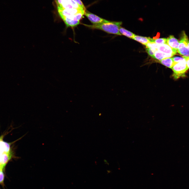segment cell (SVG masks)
I'll use <instances>...</instances> for the list:
<instances>
[{
    "instance_id": "1",
    "label": "cell",
    "mask_w": 189,
    "mask_h": 189,
    "mask_svg": "<svg viewBox=\"0 0 189 189\" xmlns=\"http://www.w3.org/2000/svg\"><path fill=\"white\" fill-rule=\"evenodd\" d=\"M59 15L67 28H74L79 24L85 11L75 8L62 9L57 8Z\"/></svg>"
},
{
    "instance_id": "2",
    "label": "cell",
    "mask_w": 189,
    "mask_h": 189,
    "mask_svg": "<svg viewBox=\"0 0 189 189\" xmlns=\"http://www.w3.org/2000/svg\"><path fill=\"white\" fill-rule=\"evenodd\" d=\"M122 24L121 22L110 21L108 23L98 24H82L91 29L100 30L109 34L121 35L119 29Z\"/></svg>"
},
{
    "instance_id": "3",
    "label": "cell",
    "mask_w": 189,
    "mask_h": 189,
    "mask_svg": "<svg viewBox=\"0 0 189 189\" xmlns=\"http://www.w3.org/2000/svg\"><path fill=\"white\" fill-rule=\"evenodd\" d=\"M171 69L173 71L172 77L175 80L185 77L186 73L188 69L185 59L184 58L182 60L174 63Z\"/></svg>"
},
{
    "instance_id": "4",
    "label": "cell",
    "mask_w": 189,
    "mask_h": 189,
    "mask_svg": "<svg viewBox=\"0 0 189 189\" xmlns=\"http://www.w3.org/2000/svg\"><path fill=\"white\" fill-rule=\"evenodd\" d=\"M181 36L179 41L177 52L182 55L183 57H189V49L187 44L189 39L184 31L182 32Z\"/></svg>"
},
{
    "instance_id": "5",
    "label": "cell",
    "mask_w": 189,
    "mask_h": 189,
    "mask_svg": "<svg viewBox=\"0 0 189 189\" xmlns=\"http://www.w3.org/2000/svg\"><path fill=\"white\" fill-rule=\"evenodd\" d=\"M84 14L93 24H100L110 21L102 18L89 12H85Z\"/></svg>"
},
{
    "instance_id": "6",
    "label": "cell",
    "mask_w": 189,
    "mask_h": 189,
    "mask_svg": "<svg viewBox=\"0 0 189 189\" xmlns=\"http://www.w3.org/2000/svg\"><path fill=\"white\" fill-rule=\"evenodd\" d=\"M157 50L165 54L174 56L177 52V50L171 47L167 44H160Z\"/></svg>"
},
{
    "instance_id": "7",
    "label": "cell",
    "mask_w": 189,
    "mask_h": 189,
    "mask_svg": "<svg viewBox=\"0 0 189 189\" xmlns=\"http://www.w3.org/2000/svg\"><path fill=\"white\" fill-rule=\"evenodd\" d=\"M167 44L172 48L177 50L179 41L174 36L170 35L167 39Z\"/></svg>"
},
{
    "instance_id": "8",
    "label": "cell",
    "mask_w": 189,
    "mask_h": 189,
    "mask_svg": "<svg viewBox=\"0 0 189 189\" xmlns=\"http://www.w3.org/2000/svg\"><path fill=\"white\" fill-rule=\"evenodd\" d=\"M154 58L161 60L165 58H170L173 56V55L164 53L158 50H156L154 52Z\"/></svg>"
},
{
    "instance_id": "9",
    "label": "cell",
    "mask_w": 189,
    "mask_h": 189,
    "mask_svg": "<svg viewBox=\"0 0 189 189\" xmlns=\"http://www.w3.org/2000/svg\"><path fill=\"white\" fill-rule=\"evenodd\" d=\"M150 38L149 37H143L135 34L132 39L145 45L148 43L150 42Z\"/></svg>"
},
{
    "instance_id": "10",
    "label": "cell",
    "mask_w": 189,
    "mask_h": 189,
    "mask_svg": "<svg viewBox=\"0 0 189 189\" xmlns=\"http://www.w3.org/2000/svg\"><path fill=\"white\" fill-rule=\"evenodd\" d=\"M162 65L169 68L172 69L174 64L172 58H165L159 61Z\"/></svg>"
},
{
    "instance_id": "11",
    "label": "cell",
    "mask_w": 189,
    "mask_h": 189,
    "mask_svg": "<svg viewBox=\"0 0 189 189\" xmlns=\"http://www.w3.org/2000/svg\"><path fill=\"white\" fill-rule=\"evenodd\" d=\"M119 30L122 35H123L130 38L132 39L135 35L133 33L126 29L121 26L119 28Z\"/></svg>"
},
{
    "instance_id": "12",
    "label": "cell",
    "mask_w": 189,
    "mask_h": 189,
    "mask_svg": "<svg viewBox=\"0 0 189 189\" xmlns=\"http://www.w3.org/2000/svg\"><path fill=\"white\" fill-rule=\"evenodd\" d=\"M159 45L160 44H158L155 43H149L145 45L146 47L153 49L155 52L157 50Z\"/></svg>"
},
{
    "instance_id": "13",
    "label": "cell",
    "mask_w": 189,
    "mask_h": 189,
    "mask_svg": "<svg viewBox=\"0 0 189 189\" xmlns=\"http://www.w3.org/2000/svg\"><path fill=\"white\" fill-rule=\"evenodd\" d=\"M153 43H155L160 44H167V39L165 38H160L155 39H153Z\"/></svg>"
},
{
    "instance_id": "14",
    "label": "cell",
    "mask_w": 189,
    "mask_h": 189,
    "mask_svg": "<svg viewBox=\"0 0 189 189\" xmlns=\"http://www.w3.org/2000/svg\"><path fill=\"white\" fill-rule=\"evenodd\" d=\"M145 49L148 54L151 57L154 58L155 51L153 49L147 47L145 48Z\"/></svg>"
},
{
    "instance_id": "15",
    "label": "cell",
    "mask_w": 189,
    "mask_h": 189,
    "mask_svg": "<svg viewBox=\"0 0 189 189\" xmlns=\"http://www.w3.org/2000/svg\"><path fill=\"white\" fill-rule=\"evenodd\" d=\"M4 175L3 170L0 171V184L3 185L4 179Z\"/></svg>"
},
{
    "instance_id": "16",
    "label": "cell",
    "mask_w": 189,
    "mask_h": 189,
    "mask_svg": "<svg viewBox=\"0 0 189 189\" xmlns=\"http://www.w3.org/2000/svg\"><path fill=\"white\" fill-rule=\"evenodd\" d=\"M74 2L80 6L85 11L86 8L81 0H73Z\"/></svg>"
},
{
    "instance_id": "17",
    "label": "cell",
    "mask_w": 189,
    "mask_h": 189,
    "mask_svg": "<svg viewBox=\"0 0 189 189\" xmlns=\"http://www.w3.org/2000/svg\"><path fill=\"white\" fill-rule=\"evenodd\" d=\"M174 63L178 62L179 61L182 60L184 58L178 56H175L172 58Z\"/></svg>"
},
{
    "instance_id": "18",
    "label": "cell",
    "mask_w": 189,
    "mask_h": 189,
    "mask_svg": "<svg viewBox=\"0 0 189 189\" xmlns=\"http://www.w3.org/2000/svg\"><path fill=\"white\" fill-rule=\"evenodd\" d=\"M184 58L186 60L187 66L188 67V69H189V57Z\"/></svg>"
},
{
    "instance_id": "19",
    "label": "cell",
    "mask_w": 189,
    "mask_h": 189,
    "mask_svg": "<svg viewBox=\"0 0 189 189\" xmlns=\"http://www.w3.org/2000/svg\"><path fill=\"white\" fill-rule=\"evenodd\" d=\"M187 44L188 48L189 49V40L188 41Z\"/></svg>"
}]
</instances>
